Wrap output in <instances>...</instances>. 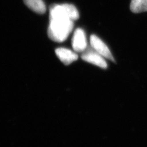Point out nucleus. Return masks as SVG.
<instances>
[{"mask_svg":"<svg viewBox=\"0 0 147 147\" xmlns=\"http://www.w3.org/2000/svg\"><path fill=\"white\" fill-rule=\"evenodd\" d=\"M49 38L57 42L66 40L74 28V22L79 18L77 8L71 4H52L50 7Z\"/></svg>","mask_w":147,"mask_h":147,"instance_id":"nucleus-1","label":"nucleus"},{"mask_svg":"<svg viewBox=\"0 0 147 147\" xmlns=\"http://www.w3.org/2000/svg\"><path fill=\"white\" fill-rule=\"evenodd\" d=\"M90 45L92 49L105 59H108L112 61H115L112 53L106 44L97 36L93 34L90 36Z\"/></svg>","mask_w":147,"mask_h":147,"instance_id":"nucleus-2","label":"nucleus"},{"mask_svg":"<svg viewBox=\"0 0 147 147\" xmlns=\"http://www.w3.org/2000/svg\"><path fill=\"white\" fill-rule=\"evenodd\" d=\"M81 58L85 61L94 64L99 67L102 69H106L107 67V64L105 58L92 48L91 49H86L83 52Z\"/></svg>","mask_w":147,"mask_h":147,"instance_id":"nucleus-3","label":"nucleus"},{"mask_svg":"<svg viewBox=\"0 0 147 147\" xmlns=\"http://www.w3.org/2000/svg\"><path fill=\"white\" fill-rule=\"evenodd\" d=\"M72 46L76 52H84L87 49V41L85 31L77 28L74 33L72 39Z\"/></svg>","mask_w":147,"mask_h":147,"instance_id":"nucleus-4","label":"nucleus"},{"mask_svg":"<svg viewBox=\"0 0 147 147\" xmlns=\"http://www.w3.org/2000/svg\"><path fill=\"white\" fill-rule=\"evenodd\" d=\"M55 53L58 58L65 65H69L78 59V55L76 52L66 48H58L55 50Z\"/></svg>","mask_w":147,"mask_h":147,"instance_id":"nucleus-5","label":"nucleus"},{"mask_svg":"<svg viewBox=\"0 0 147 147\" xmlns=\"http://www.w3.org/2000/svg\"><path fill=\"white\" fill-rule=\"evenodd\" d=\"M24 2L31 11L38 14H43L46 12L45 4L43 0H24Z\"/></svg>","mask_w":147,"mask_h":147,"instance_id":"nucleus-6","label":"nucleus"},{"mask_svg":"<svg viewBox=\"0 0 147 147\" xmlns=\"http://www.w3.org/2000/svg\"><path fill=\"white\" fill-rule=\"evenodd\" d=\"M130 9L134 13L147 12V0H131Z\"/></svg>","mask_w":147,"mask_h":147,"instance_id":"nucleus-7","label":"nucleus"}]
</instances>
